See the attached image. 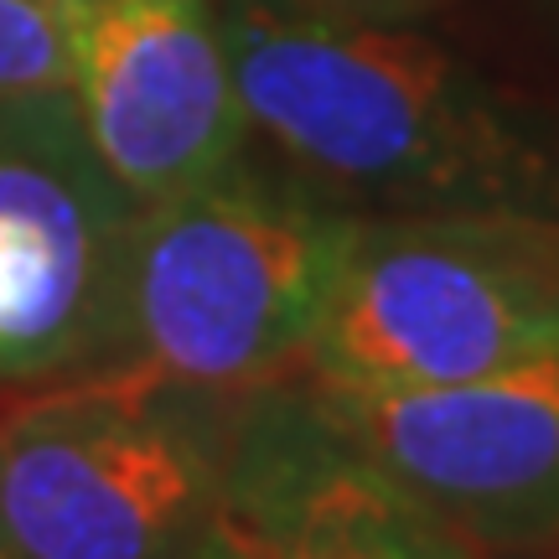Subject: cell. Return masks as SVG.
<instances>
[{"label":"cell","mask_w":559,"mask_h":559,"mask_svg":"<svg viewBox=\"0 0 559 559\" xmlns=\"http://www.w3.org/2000/svg\"><path fill=\"white\" fill-rule=\"evenodd\" d=\"M0 559H21V555H16V549H11L5 539H0Z\"/></svg>","instance_id":"obj_13"},{"label":"cell","mask_w":559,"mask_h":559,"mask_svg":"<svg viewBox=\"0 0 559 559\" xmlns=\"http://www.w3.org/2000/svg\"><path fill=\"white\" fill-rule=\"evenodd\" d=\"M243 394L130 362L41 383L0 415V539L21 559H187Z\"/></svg>","instance_id":"obj_3"},{"label":"cell","mask_w":559,"mask_h":559,"mask_svg":"<svg viewBox=\"0 0 559 559\" xmlns=\"http://www.w3.org/2000/svg\"><path fill=\"white\" fill-rule=\"evenodd\" d=\"M353 223L358 213L249 156L192 192L140 207L115 362L228 394L296 379Z\"/></svg>","instance_id":"obj_2"},{"label":"cell","mask_w":559,"mask_h":559,"mask_svg":"<svg viewBox=\"0 0 559 559\" xmlns=\"http://www.w3.org/2000/svg\"><path fill=\"white\" fill-rule=\"evenodd\" d=\"M311 394L419 508L481 555L559 544V347L436 389L311 383Z\"/></svg>","instance_id":"obj_6"},{"label":"cell","mask_w":559,"mask_h":559,"mask_svg":"<svg viewBox=\"0 0 559 559\" xmlns=\"http://www.w3.org/2000/svg\"><path fill=\"white\" fill-rule=\"evenodd\" d=\"M549 347H559V218L358 213L300 379L436 389Z\"/></svg>","instance_id":"obj_4"},{"label":"cell","mask_w":559,"mask_h":559,"mask_svg":"<svg viewBox=\"0 0 559 559\" xmlns=\"http://www.w3.org/2000/svg\"><path fill=\"white\" fill-rule=\"evenodd\" d=\"M187 559H492L419 508L311 394L249 389Z\"/></svg>","instance_id":"obj_7"},{"label":"cell","mask_w":559,"mask_h":559,"mask_svg":"<svg viewBox=\"0 0 559 559\" xmlns=\"http://www.w3.org/2000/svg\"><path fill=\"white\" fill-rule=\"evenodd\" d=\"M62 21L83 135L135 207L249 156L218 0H79Z\"/></svg>","instance_id":"obj_8"},{"label":"cell","mask_w":559,"mask_h":559,"mask_svg":"<svg viewBox=\"0 0 559 559\" xmlns=\"http://www.w3.org/2000/svg\"><path fill=\"white\" fill-rule=\"evenodd\" d=\"M249 140L347 213L559 218V145L440 41L300 0H218Z\"/></svg>","instance_id":"obj_1"},{"label":"cell","mask_w":559,"mask_h":559,"mask_svg":"<svg viewBox=\"0 0 559 559\" xmlns=\"http://www.w3.org/2000/svg\"><path fill=\"white\" fill-rule=\"evenodd\" d=\"M135 213L68 88L0 99V389L115 362Z\"/></svg>","instance_id":"obj_5"},{"label":"cell","mask_w":559,"mask_h":559,"mask_svg":"<svg viewBox=\"0 0 559 559\" xmlns=\"http://www.w3.org/2000/svg\"><path fill=\"white\" fill-rule=\"evenodd\" d=\"M68 88V21L41 0H0V99Z\"/></svg>","instance_id":"obj_9"},{"label":"cell","mask_w":559,"mask_h":559,"mask_svg":"<svg viewBox=\"0 0 559 559\" xmlns=\"http://www.w3.org/2000/svg\"><path fill=\"white\" fill-rule=\"evenodd\" d=\"M300 5L337 11V16H358V21H409V16H419V11H430L436 0H300Z\"/></svg>","instance_id":"obj_10"},{"label":"cell","mask_w":559,"mask_h":559,"mask_svg":"<svg viewBox=\"0 0 559 559\" xmlns=\"http://www.w3.org/2000/svg\"><path fill=\"white\" fill-rule=\"evenodd\" d=\"M41 5H52V11H68V5H79V0H41Z\"/></svg>","instance_id":"obj_12"},{"label":"cell","mask_w":559,"mask_h":559,"mask_svg":"<svg viewBox=\"0 0 559 559\" xmlns=\"http://www.w3.org/2000/svg\"><path fill=\"white\" fill-rule=\"evenodd\" d=\"M492 559H559V544L555 549H534V555H492Z\"/></svg>","instance_id":"obj_11"}]
</instances>
